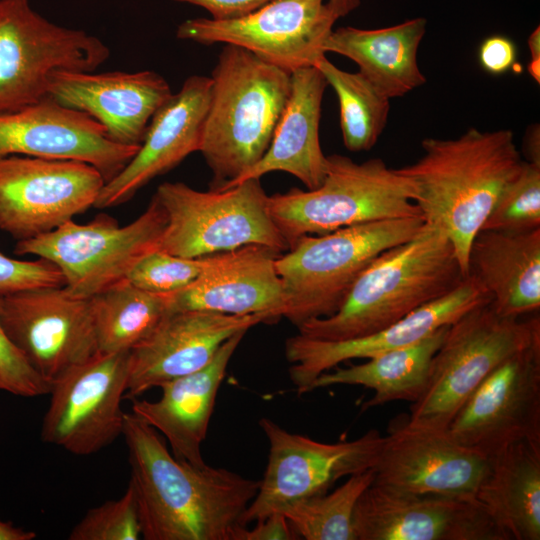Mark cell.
Segmentation results:
<instances>
[{
  "label": "cell",
  "instance_id": "cell-28",
  "mask_svg": "<svg viewBox=\"0 0 540 540\" xmlns=\"http://www.w3.org/2000/svg\"><path fill=\"white\" fill-rule=\"evenodd\" d=\"M426 29L423 17L376 29L339 27L332 30L324 50L355 62L358 72L391 100L426 83L418 64Z\"/></svg>",
  "mask_w": 540,
  "mask_h": 540
},
{
  "label": "cell",
  "instance_id": "cell-7",
  "mask_svg": "<svg viewBox=\"0 0 540 540\" xmlns=\"http://www.w3.org/2000/svg\"><path fill=\"white\" fill-rule=\"evenodd\" d=\"M540 340V318L498 314L490 303L450 324L433 356L427 385L410 405L411 424L447 430L469 396L504 360Z\"/></svg>",
  "mask_w": 540,
  "mask_h": 540
},
{
  "label": "cell",
  "instance_id": "cell-11",
  "mask_svg": "<svg viewBox=\"0 0 540 540\" xmlns=\"http://www.w3.org/2000/svg\"><path fill=\"white\" fill-rule=\"evenodd\" d=\"M259 426L268 441V461L258 492L243 514L244 526L374 468L384 438L372 429L354 440L327 443L292 433L267 417Z\"/></svg>",
  "mask_w": 540,
  "mask_h": 540
},
{
  "label": "cell",
  "instance_id": "cell-25",
  "mask_svg": "<svg viewBox=\"0 0 540 540\" xmlns=\"http://www.w3.org/2000/svg\"><path fill=\"white\" fill-rule=\"evenodd\" d=\"M246 332L227 339L202 369L162 384L158 400H131V412L165 436L178 460L195 466L206 464L201 445L227 366Z\"/></svg>",
  "mask_w": 540,
  "mask_h": 540
},
{
  "label": "cell",
  "instance_id": "cell-31",
  "mask_svg": "<svg viewBox=\"0 0 540 540\" xmlns=\"http://www.w3.org/2000/svg\"><path fill=\"white\" fill-rule=\"evenodd\" d=\"M99 353L130 352L169 312L168 295L123 279L90 298Z\"/></svg>",
  "mask_w": 540,
  "mask_h": 540
},
{
  "label": "cell",
  "instance_id": "cell-5",
  "mask_svg": "<svg viewBox=\"0 0 540 540\" xmlns=\"http://www.w3.org/2000/svg\"><path fill=\"white\" fill-rule=\"evenodd\" d=\"M423 225L421 216L386 219L298 239L276 260L287 301L284 318L298 328L334 314L373 259Z\"/></svg>",
  "mask_w": 540,
  "mask_h": 540
},
{
  "label": "cell",
  "instance_id": "cell-15",
  "mask_svg": "<svg viewBox=\"0 0 540 540\" xmlns=\"http://www.w3.org/2000/svg\"><path fill=\"white\" fill-rule=\"evenodd\" d=\"M447 432L488 458L523 441H540V340L495 368L469 396Z\"/></svg>",
  "mask_w": 540,
  "mask_h": 540
},
{
  "label": "cell",
  "instance_id": "cell-3",
  "mask_svg": "<svg viewBox=\"0 0 540 540\" xmlns=\"http://www.w3.org/2000/svg\"><path fill=\"white\" fill-rule=\"evenodd\" d=\"M465 277L446 234L424 223L373 259L334 314L305 322L298 334L325 341L371 335L448 294Z\"/></svg>",
  "mask_w": 540,
  "mask_h": 540
},
{
  "label": "cell",
  "instance_id": "cell-38",
  "mask_svg": "<svg viewBox=\"0 0 540 540\" xmlns=\"http://www.w3.org/2000/svg\"><path fill=\"white\" fill-rule=\"evenodd\" d=\"M64 285L60 270L51 262L41 258L23 261L0 252V295L31 288Z\"/></svg>",
  "mask_w": 540,
  "mask_h": 540
},
{
  "label": "cell",
  "instance_id": "cell-35",
  "mask_svg": "<svg viewBox=\"0 0 540 540\" xmlns=\"http://www.w3.org/2000/svg\"><path fill=\"white\" fill-rule=\"evenodd\" d=\"M142 530L134 488L129 482L117 500L90 509L72 528L69 540H138Z\"/></svg>",
  "mask_w": 540,
  "mask_h": 540
},
{
  "label": "cell",
  "instance_id": "cell-8",
  "mask_svg": "<svg viewBox=\"0 0 540 540\" xmlns=\"http://www.w3.org/2000/svg\"><path fill=\"white\" fill-rule=\"evenodd\" d=\"M167 223L158 249L196 258L255 244L279 253L289 250L269 210L259 178L222 189L196 190L164 182L154 194Z\"/></svg>",
  "mask_w": 540,
  "mask_h": 540
},
{
  "label": "cell",
  "instance_id": "cell-14",
  "mask_svg": "<svg viewBox=\"0 0 540 540\" xmlns=\"http://www.w3.org/2000/svg\"><path fill=\"white\" fill-rule=\"evenodd\" d=\"M129 352L97 353L51 382L41 439L78 455L94 454L122 435Z\"/></svg>",
  "mask_w": 540,
  "mask_h": 540
},
{
  "label": "cell",
  "instance_id": "cell-46",
  "mask_svg": "<svg viewBox=\"0 0 540 540\" xmlns=\"http://www.w3.org/2000/svg\"><path fill=\"white\" fill-rule=\"evenodd\" d=\"M528 73L538 84L540 83V58L531 59L527 66Z\"/></svg>",
  "mask_w": 540,
  "mask_h": 540
},
{
  "label": "cell",
  "instance_id": "cell-44",
  "mask_svg": "<svg viewBox=\"0 0 540 540\" xmlns=\"http://www.w3.org/2000/svg\"><path fill=\"white\" fill-rule=\"evenodd\" d=\"M327 3L338 18L348 15L357 9L361 0H328Z\"/></svg>",
  "mask_w": 540,
  "mask_h": 540
},
{
  "label": "cell",
  "instance_id": "cell-43",
  "mask_svg": "<svg viewBox=\"0 0 540 540\" xmlns=\"http://www.w3.org/2000/svg\"><path fill=\"white\" fill-rule=\"evenodd\" d=\"M36 533L16 527L11 521L0 520V540H32L36 538Z\"/></svg>",
  "mask_w": 540,
  "mask_h": 540
},
{
  "label": "cell",
  "instance_id": "cell-45",
  "mask_svg": "<svg viewBox=\"0 0 540 540\" xmlns=\"http://www.w3.org/2000/svg\"><path fill=\"white\" fill-rule=\"evenodd\" d=\"M528 48L530 51L531 59L540 58V28L537 26L529 35Z\"/></svg>",
  "mask_w": 540,
  "mask_h": 540
},
{
  "label": "cell",
  "instance_id": "cell-33",
  "mask_svg": "<svg viewBox=\"0 0 540 540\" xmlns=\"http://www.w3.org/2000/svg\"><path fill=\"white\" fill-rule=\"evenodd\" d=\"M374 477L373 468L351 475L332 492L297 501L281 513L299 539L356 540L352 523L354 508Z\"/></svg>",
  "mask_w": 540,
  "mask_h": 540
},
{
  "label": "cell",
  "instance_id": "cell-30",
  "mask_svg": "<svg viewBox=\"0 0 540 540\" xmlns=\"http://www.w3.org/2000/svg\"><path fill=\"white\" fill-rule=\"evenodd\" d=\"M448 326L441 327L414 344L392 349L349 367H335L319 375L311 391L333 385H360L374 395L362 410L393 401L416 402L429 378L430 366Z\"/></svg>",
  "mask_w": 540,
  "mask_h": 540
},
{
  "label": "cell",
  "instance_id": "cell-17",
  "mask_svg": "<svg viewBox=\"0 0 540 540\" xmlns=\"http://www.w3.org/2000/svg\"><path fill=\"white\" fill-rule=\"evenodd\" d=\"M491 458L456 442L447 430L399 420L384 436L373 483L415 494L475 499Z\"/></svg>",
  "mask_w": 540,
  "mask_h": 540
},
{
  "label": "cell",
  "instance_id": "cell-18",
  "mask_svg": "<svg viewBox=\"0 0 540 540\" xmlns=\"http://www.w3.org/2000/svg\"><path fill=\"white\" fill-rule=\"evenodd\" d=\"M352 523L356 540H506L475 499L375 483L359 497Z\"/></svg>",
  "mask_w": 540,
  "mask_h": 540
},
{
  "label": "cell",
  "instance_id": "cell-22",
  "mask_svg": "<svg viewBox=\"0 0 540 540\" xmlns=\"http://www.w3.org/2000/svg\"><path fill=\"white\" fill-rule=\"evenodd\" d=\"M166 79L155 71L105 73L55 71L47 97L87 114L115 143L140 147L155 112L172 95Z\"/></svg>",
  "mask_w": 540,
  "mask_h": 540
},
{
  "label": "cell",
  "instance_id": "cell-26",
  "mask_svg": "<svg viewBox=\"0 0 540 540\" xmlns=\"http://www.w3.org/2000/svg\"><path fill=\"white\" fill-rule=\"evenodd\" d=\"M327 86L315 66L292 72L290 96L266 153L244 175L224 188L250 178L260 179L275 171L295 176L309 190L319 187L327 171V156L319 138L321 106Z\"/></svg>",
  "mask_w": 540,
  "mask_h": 540
},
{
  "label": "cell",
  "instance_id": "cell-23",
  "mask_svg": "<svg viewBox=\"0 0 540 540\" xmlns=\"http://www.w3.org/2000/svg\"><path fill=\"white\" fill-rule=\"evenodd\" d=\"M280 254L269 247L250 244L208 255L196 280L167 294L169 312L264 314L271 323L284 318L286 294L276 268Z\"/></svg>",
  "mask_w": 540,
  "mask_h": 540
},
{
  "label": "cell",
  "instance_id": "cell-21",
  "mask_svg": "<svg viewBox=\"0 0 540 540\" xmlns=\"http://www.w3.org/2000/svg\"><path fill=\"white\" fill-rule=\"evenodd\" d=\"M138 149L113 142L96 120L49 97L0 113V159L24 155L80 160L96 167L107 182Z\"/></svg>",
  "mask_w": 540,
  "mask_h": 540
},
{
  "label": "cell",
  "instance_id": "cell-32",
  "mask_svg": "<svg viewBox=\"0 0 540 540\" xmlns=\"http://www.w3.org/2000/svg\"><path fill=\"white\" fill-rule=\"evenodd\" d=\"M335 91L340 111L343 143L351 152L369 151L383 133L390 112V99L359 72L344 71L326 55L316 63Z\"/></svg>",
  "mask_w": 540,
  "mask_h": 540
},
{
  "label": "cell",
  "instance_id": "cell-29",
  "mask_svg": "<svg viewBox=\"0 0 540 540\" xmlns=\"http://www.w3.org/2000/svg\"><path fill=\"white\" fill-rule=\"evenodd\" d=\"M475 500L506 540H539L540 441L523 440L492 457Z\"/></svg>",
  "mask_w": 540,
  "mask_h": 540
},
{
  "label": "cell",
  "instance_id": "cell-20",
  "mask_svg": "<svg viewBox=\"0 0 540 540\" xmlns=\"http://www.w3.org/2000/svg\"><path fill=\"white\" fill-rule=\"evenodd\" d=\"M271 323L264 314L229 315L208 310L168 312L129 352L125 399L205 367L220 346L240 331Z\"/></svg>",
  "mask_w": 540,
  "mask_h": 540
},
{
  "label": "cell",
  "instance_id": "cell-39",
  "mask_svg": "<svg viewBox=\"0 0 540 540\" xmlns=\"http://www.w3.org/2000/svg\"><path fill=\"white\" fill-rule=\"evenodd\" d=\"M478 59L486 72L501 75L513 68L517 59V48L510 38L492 35L481 43Z\"/></svg>",
  "mask_w": 540,
  "mask_h": 540
},
{
  "label": "cell",
  "instance_id": "cell-34",
  "mask_svg": "<svg viewBox=\"0 0 540 540\" xmlns=\"http://www.w3.org/2000/svg\"><path fill=\"white\" fill-rule=\"evenodd\" d=\"M540 228V166L523 162L499 196L481 230L509 233Z\"/></svg>",
  "mask_w": 540,
  "mask_h": 540
},
{
  "label": "cell",
  "instance_id": "cell-40",
  "mask_svg": "<svg viewBox=\"0 0 540 540\" xmlns=\"http://www.w3.org/2000/svg\"><path fill=\"white\" fill-rule=\"evenodd\" d=\"M288 519L282 513H273L255 521L252 528L244 527L238 534L237 540H297Z\"/></svg>",
  "mask_w": 540,
  "mask_h": 540
},
{
  "label": "cell",
  "instance_id": "cell-41",
  "mask_svg": "<svg viewBox=\"0 0 540 540\" xmlns=\"http://www.w3.org/2000/svg\"><path fill=\"white\" fill-rule=\"evenodd\" d=\"M204 8L212 19L227 20L253 12L272 0H174Z\"/></svg>",
  "mask_w": 540,
  "mask_h": 540
},
{
  "label": "cell",
  "instance_id": "cell-19",
  "mask_svg": "<svg viewBox=\"0 0 540 540\" xmlns=\"http://www.w3.org/2000/svg\"><path fill=\"white\" fill-rule=\"evenodd\" d=\"M490 302L488 293L468 274L448 294L371 335L325 341L297 333L285 342V356L291 364L289 377L299 395L311 392V385L319 375L341 363L357 358L368 359L419 342L441 327L449 326L470 310Z\"/></svg>",
  "mask_w": 540,
  "mask_h": 540
},
{
  "label": "cell",
  "instance_id": "cell-36",
  "mask_svg": "<svg viewBox=\"0 0 540 540\" xmlns=\"http://www.w3.org/2000/svg\"><path fill=\"white\" fill-rule=\"evenodd\" d=\"M206 260L207 256L188 258L155 249L134 265L126 279L142 290L170 294L196 280L203 271Z\"/></svg>",
  "mask_w": 540,
  "mask_h": 540
},
{
  "label": "cell",
  "instance_id": "cell-16",
  "mask_svg": "<svg viewBox=\"0 0 540 540\" xmlns=\"http://www.w3.org/2000/svg\"><path fill=\"white\" fill-rule=\"evenodd\" d=\"M0 322L50 383L98 353L90 298L75 297L64 286L0 295Z\"/></svg>",
  "mask_w": 540,
  "mask_h": 540
},
{
  "label": "cell",
  "instance_id": "cell-42",
  "mask_svg": "<svg viewBox=\"0 0 540 540\" xmlns=\"http://www.w3.org/2000/svg\"><path fill=\"white\" fill-rule=\"evenodd\" d=\"M522 153L526 162L540 166V126L533 124L525 132Z\"/></svg>",
  "mask_w": 540,
  "mask_h": 540
},
{
  "label": "cell",
  "instance_id": "cell-9",
  "mask_svg": "<svg viewBox=\"0 0 540 540\" xmlns=\"http://www.w3.org/2000/svg\"><path fill=\"white\" fill-rule=\"evenodd\" d=\"M166 223V213L153 195L146 210L125 226L103 214L86 224L70 220L48 233L17 241L14 252L51 262L71 295L89 299L126 279L145 254L158 249Z\"/></svg>",
  "mask_w": 540,
  "mask_h": 540
},
{
  "label": "cell",
  "instance_id": "cell-37",
  "mask_svg": "<svg viewBox=\"0 0 540 540\" xmlns=\"http://www.w3.org/2000/svg\"><path fill=\"white\" fill-rule=\"evenodd\" d=\"M51 383L29 363L0 322V391L22 397L49 394Z\"/></svg>",
  "mask_w": 540,
  "mask_h": 540
},
{
  "label": "cell",
  "instance_id": "cell-4",
  "mask_svg": "<svg viewBox=\"0 0 540 540\" xmlns=\"http://www.w3.org/2000/svg\"><path fill=\"white\" fill-rule=\"evenodd\" d=\"M210 77L199 152L212 173L210 189H221L266 153L290 96L291 73L224 45Z\"/></svg>",
  "mask_w": 540,
  "mask_h": 540
},
{
  "label": "cell",
  "instance_id": "cell-10",
  "mask_svg": "<svg viewBox=\"0 0 540 540\" xmlns=\"http://www.w3.org/2000/svg\"><path fill=\"white\" fill-rule=\"evenodd\" d=\"M109 57L98 37L50 22L29 0H0V113L45 99L55 71L93 72Z\"/></svg>",
  "mask_w": 540,
  "mask_h": 540
},
{
  "label": "cell",
  "instance_id": "cell-12",
  "mask_svg": "<svg viewBox=\"0 0 540 540\" xmlns=\"http://www.w3.org/2000/svg\"><path fill=\"white\" fill-rule=\"evenodd\" d=\"M339 18L324 0H272L244 16L183 21L176 37L243 48L289 73L315 66Z\"/></svg>",
  "mask_w": 540,
  "mask_h": 540
},
{
  "label": "cell",
  "instance_id": "cell-24",
  "mask_svg": "<svg viewBox=\"0 0 540 540\" xmlns=\"http://www.w3.org/2000/svg\"><path fill=\"white\" fill-rule=\"evenodd\" d=\"M210 76L192 75L153 115L143 142L126 166L105 182L95 208L105 209L129 201L152 179L199 151L211 98Z\"/></svg>",
  "mask_w": 540,
  "mask_h": 540
},
{
  "label": "cell",
  "instance_id": "cell-27",
  "mask_svg": "<svg viewBox=\"0 0 540 540\" xmlns=\"http://www.w3.org/2000/svg\"><path fill=\"white\" fill-rule=\"evenodd\" d=\"M472 275L491 298L494 310L521 317L540 307V228L509 233L480 230L468 260Z\"/></svg>",
  "mask_w": 540,
  "mask_h": 540
},
{
  "label": "cell",
  "instance_id": "cell-6",
  "mask_svg": "<svg viewBox=\"0 0 540 540\" xmlns=\"http://www.w3.org/2000/svg\"><path fill=\"white\" fill-rule=\"evenodd\" d=\"M270 214L289 245L303 236L378 220L421 216L406 179L381 158L358 163L327 156V171L315 189L291 188L269 196Z\"/></svg>",
  "mask_w": 540,
  "mask_h": 540
},
{
  "label": "cell",
  "instance_id": "cell-13",
  "mask_svg": "<svg viewBox=\"0 0 540 540\" xmlns=\"http://www.w3.org/2000/svg\"><path fill=\"white\" fill-rule=\"evenodd\" d=\"M105 179L74 159H0V230L17 241L48 233L95 206Z\"/></svg>",
  "mask_w": 540,
  "mask_h": 540
},
{
  "label": "cell",
  "instance_id": "cell-2",
  "mask_svg": "<svg viewBox=\"0 0 540 540\" xmlns=\"http://www.w3.org/2000/svg\"><path fill=\"white\" fill-rule=\"evenodd\" d=\"M422 156L397 168L424 223L443 231L468 275L472 242L524 160L509 129L469 128L457 138H425Z\"/></svg>",
  "mask_w": 540,
  "mask_h": 540
},
{
  "label": "cell",
  "instance_id": "cell-1",
  "mask_svg": "<svg viewBox=\"0 0 540 540\" xmlns=\"http://www.w3.org/2000/svg\"><path fill=\"white\" fill-rule=\"evenodd\" d=\"M122 436L142 539L237 540L260 480L178 460L158 432L132 412L124 415Z\"/></svg>",
  "mask_w": 540,
  "mask_h": 540
}]
</instances>
